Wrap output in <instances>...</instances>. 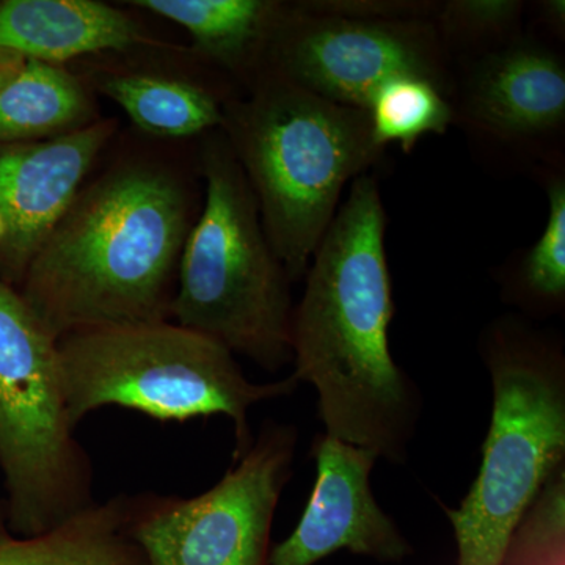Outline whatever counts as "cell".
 Segmentation results:
<instances>
[{"label":"cell","mask_w":565,"mask_h":565,"mask_svg":"<svg viewBox=\"0 0 565 565\" xmlns=\"http://www.w3.org/2000/svg\"><path fill=\"white\" fill-rule=\"evenodd\" d=\"M385 233L377 180L362 174L305 274L302 300L292 308L291 362L297 384L318 392L327 434L401 462L416 414L407 377L390 353L394 302Z\"/></svg>","instance_id":"obj_1"},{"label":"cell","mask_w":565,"mask_h":565,"mask_svg":"<svg viewBox=\"0 0 565 565\" xmlns=\"http://www.w3.org/2000/svg\"><path fill=\"white\" fill-rule=\"evenodd\" d=\"M192 193L178 170L125 159L85 182L20 289L55 340L82 330L172 321Z\"/></svg>","instance_id":"obj_2"},{"label":"cell","mask_w":565,"mask_h":565,"mask_svg":"<svg viewBox=\"0 0 565 565\" xmlns=\"http://www.w3.org/2000/svg\"><path fill=\"white\" fill-rule=\"evenodd\" d=\"M289 280L307 274L345 184L384 159L367 111L266 71L225 104L221 128Z\"/></svg>","instance_id":"obj_3"},{"label":"cell","mask_w":565,"mask_h":565,"mask_svg":"<svg viewBox=\"0 0 565 565\" xmlns=\"http://www.w3.org/2000/svg\"><path fill=\"white\" fill-rule=\"evenodd\" d=\"M204 204L182 247L170 319L275 373L291 363V280L221 129L206 134Z\"/></svg>","instance_id":"obj_4"},{"label":"cell","mask_w":565,"mask_h":565,"mask_svg":"<svg viewBox=\"0 0 565 565\" xmlns=\"http://www.w3.org/2000/svg\"><path fill=\"white\" fill-rule=\"evenodd\" d=\"M58 359L73 429L110 405L158 422L223 415L234 424V460L253 444V405L299 385L292 375L270 384L248 381L225 345L173 321L70 333L58 340Z\"/></svg>","instance_id":"obj_5"},{"label":"cell","mask_w":565,"mask_h":565,"mask_svg":"<svg viewBox=\"0 0 565 565\" xmlns=\"http://www.w3.org/2000/svg\"><path fill=\"white\" fill-rule=\"evenodd\" d=\"M493 412L482 463L457 509H446L459 565H503L516 526L564 465L565 370L561 349L516 322L486 334Z\"/></svg>","instance_id":"obj_6"},{"label":"cell","mask_w":565,"mask_h":565,"mask_svg":"<svg viewBox=\"0 0 565 565\" xmlns=\"http://www.w3.org/2000/svg\"><path fill=\"white\" fill-rule=\"evenodd\" d=\"M0 473L3 520L17 537L46 533L96 503L92 460L66 414L58 340L2 280Z\"/></svg>","instance_id":"obj_7"},{"label":"cell","mask_w":565,"mask_h":565,"mask_svg":"<svg viewBox=\"0 0 565 565\" xmlns=\"http://www.w3.org/2000/svg\"><path fill=\"white\" fill-rule=\"evenodd\" d=\"M297 430L266 423L221 481L196 497H129V534L147 565H269Z\"/></svg>","instance_id":"obj_8"},{"label":"cell","mask_w":565,"mask_h":565,"mask_svg":"<svg viewBox=\"0 0 565 565\" xmlns=\"http://www.w3.org/2000/svg\"><path fill=\"white\" fill-rule=\"evenodd\" d=\"M266 71L329 102L364 110L393 77H427L448 98L456 77L434 22L340 17L308 2H291L267 52Z\"/></svg>","instance_id":"obj_9"},{"label":"cell","mask_w":565,"mask_h":565,"mask_svg":"<svg viewBox=\"0 0 565 565\" xmlns=\"http://www.w3.org/2000/svg\"><path fill=\"white\" fill-rule=\"evenodd\" d=\"M449 102L452 122L482 150L539 173L564 166L565 62L544 41L522 33L463 62Z\"/></svg>","instance_id":"obj_10"},{"label":"cell","mask_w":565,"mask_h":565,"mask_svg":"<svg viewBox=\"0 0 565 565\" xmlns=\"http://www.w3.org/2000/svg\"><path fill=\"white\" fill-rule=\"evenodd\" d=\"M118 122L31 143H0V280L20 291L47 237L88 181Z\"/></svg>","instance_id":"obj_11"},{"label":"cell","mask_w":565,"mask_h":565,"mask_svg":"<svg viewBox=\"0 0 565 565\" xmlns=\"http://www.w3.org/2000/svg\"><path fill=\"white\" fill-rule=\"evenodd\" d=\"M313 455V493L296 530L270 548L269 565H315L341 550L379 563L411 555V544L371 490L377 452L326 434L316 440Z\"/></svg>","instance_id":"obj_12"},{"label":"cell","mask_w":565,"mask_h":565,"mask_svg":"<svg viewBox=\"0 0 565 565\" xmlns=\"http://www.w3.org/2000/svg\"><path fill=\"white\" fill-rule=\"evenodd\" d=\"M152 44L128 11L99 0H0V65H66L85 55Z\"/></svg>","instance_id":"obj_13"},{"label":"cell","mask_w":565,"mask_h":565,"mask_svg":"<svg viewBox=\"0 0 565 565\" xmlns=\"http://www.w3.org/2000/svg\"><path fill=\"white\" fill-rule=\"evenodd\" d=\"M129 6L180 25L204 62L245 88L262 76L275 33L291 10L278 0H132Z\"/></svg>","instance_id":"obj_14"},{"label":"cell","mask_w":565,"mask_h":565,"mask_svg":"<svg viewBox=\"0 0 565 565\" xmlns=\"http://www.w3.org/2000/svg\"><path fill=\"white\" fill-rule=\"evenodd\" d=\"M99 118L95 95L66 65L39 61L0 65V143L57 139Z\"/></svg>","instance_id":"obj_15"},{"label":"cell","mask_w":565,"mask_h":565,"mask_svg":"<svg viewBox=\"0 0 565 565\" xmlns=\"http://www.w3.org/2000/svg\"><path fill=\"white\" fill-rule=\"evenodd\" d=\"M0 565H147L129 534V497L93 503L32 537H0Z\"/></svg>","instance_id":"obj_16"},{"label":"cell","mask_w":565,"mask_h":565,"mask_svg":"<svg viewBox=\"0 0 565 565\" xmlns=\"http://www.w3.org/2000/svg\"><path fill=\"white\" fill-rule=\"evenodd\" d=\"M96 90L140 129L159 139H188L222 128L225 104L233 98L206 85L169 74L128 71L103 74Z\"/></svg>","instance_id":"obj_17"},{"label":"cell","mask_w":565,"mask_h":565,"mask_svg":"<svg viewBox=\"0 0 565 565\" xmlns=\"http://www.w3.org/2000/svg\"><path fill=\"white\" fill-rule=\"evenodd\" d=\"M375 143L385 148L399 143L411 152L426 136H444L452 125L451 102L434 81L427 77H393L375 90L366 107Z\"/></svg>","instance_id":"obj_18"},{"label":"cell","mask_w":565,"mask_h":565,"mask_svg":"<svg viewBox=\"0 0 565 565\" xmlns=\"http://www.w3.org/2000/svg\"><path fill=\"white\" fill-rule=\"evenodd\" d=\"M525 10L520 0H446L434 25L449 58L468 62L522 35Z\"/></svg>","instance_id":"obj_19"},{"label":"cell","mask_w":565,"mask_h":565,"mask_svg":"<svg viewBox=\"0 0 565 565\" xmlns=\"http://www.w3.org/2000/svg\"><path fill=\"white\" fill-rule=\"evenodd\" d=\"M565 167L539 173L548 196V218L541 237L522 253L515 266V288L526 300L544 308L565 300Z\"/></svg>","instance_id":"obj_20"},{"label":"cell","mask_w":565,"mask_h":565,"mask_svg":"<svg viewBox=\"0 0 565 565\" xmlns=\"http://www.w3.org/2000/svg\"><path fill=\"white\" fill-rule=\"evenodd\" d=\"M310 7L340 17L384 21L434 22L440 2L433 0H310Z\"/></svg>","instance_id":"obj_21"},{"label":"cell","mask_w":565,"mask_h":565,"mask_svg":"<svg viewBox=\"0 0 565 565\" xmlns=\"http://www.w3.org/2000/svg\"><path fill=\"white\" fill-rule=\"evenodd\" d=\"M537 20L542 28L556 40L565 36V2L564 0H541L535 3Z\"/></svg>","instance_id":"obj_22"},{"label":"cell","mask_w":565,"mask_h":565,"mask_svg":"<svg viewBox=\"0 0 565 565\" xmlns=\"http://www.w3.org/2000/svg\"><path fill=\"white\" fill-rule=\"evenodd\" d=\"M10 534L9 530H7L6 526V520H3V515H0V537H3V535Z\"/></svg>","instance_id":"obj_23"},{"label":"cell","mask_w":565,"mask_h":565,"mask_svg":"<svg viewBox=\"0 0 565 565\" xmlns=\"http://www.w3.org/2000/svg\"><path fill=\"white\" fill-rule=\"evenodd\" d=\"M565 565V564H564Z\"/></svg>","instance_id":"obj_24"}]
</instances>
